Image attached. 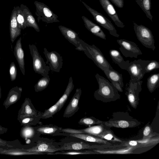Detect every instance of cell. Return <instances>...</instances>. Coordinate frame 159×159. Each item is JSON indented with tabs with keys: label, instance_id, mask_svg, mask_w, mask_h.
Here are the masks:
<instances>
[{
	"label": "cell",
	"instance_id": "40",
	"mask_svg": "<svg viewBox=\"0 0 159 159\" xmlns=\"http://www.w3.org/2000/svg\"><path fill=\"white\" fill-rule=\"evenodd\" d=\"M16 20L19 27L21 29H24L27 27L24 14L19 6L17 7Z\"/></svg>",
	"mask_w": 159,
	"mask_h": 159
},
{
	"label": "cell",
	"instance_id": "7",
	"mask_svg": "<svg viewBox=\"0 0 159 159\" xmlns=\"http://www.w3.org/2000/svg\"><path fill=\"white\" fill-rule=\"evenodd\" d=\"M81 2L93 16L97 23L107 30L111 35L118 38L119 37V35L117 34L116 30L110 20L102 14L91 7L84 2Z\"/></svg>",
	"mask_w": 159,
	"mask_h": 159
},
{
	"label": "cell",
	"instance_id": "11",
	"mask_svg": "<svg viewBox=\"0 0 159 159\" xmlns=\"http://www.w3.org/2000/svg\"><path fill=\"white\" fill-rule=\"evenodd\" d=\"M143 81H134L130 80L126 94L129 102L133 107H136L139 94L142 90Z\"/></svg>",
	"mask_w": 159,
	"mask_h": 159
},
{
	"label": "cell",
	"instance_id": "33",
	"mask_svg": "<svg viewBox=\"0 0 159 159\" xmlns=\"http://www.w3.org/2000/svg\"><path fill=\"white\" fill-rule=\"evenodd\" d=\"M50 80L48 75L39 79L34 86L35 91L40 92L45 89L48 86Z\"/></svg>",
	"mask_w": 159,
	"mask_h": 159
},
{
	"label": "cell",
	"instance_id": "42",
	"mask_svg": "<svg viewBox=\"0 0 159 159\" xmlns=\"http://www.w3.org/2000/svg\"><path fill=\"white\" fill-rule=\"evenodd\" d=\"M110 124L111 126L121 128H126L129 127L130 125L128 121L122 120L112 121Z\"/></svg>",
	"mask_w": 159,
	"mask_h": 159
},
{
	"label": "cell",
	"instance_id": "39",
	"mask_svg": "<svg viewBox=\"0 0 159 159\" xmlns=\"http://www.w3.org/2000/svg\"><path fill=\"white\" fill-rule=\"evenodd\" d=\"M98 153L95 152L89 151H66V152H55L54 153H48L47 154L48 155H84V154H95Z\"/></svg>",
	"mask_w": 159,
	"mask_h": 159
},
{
	"label": "cell",
	"instance_id": "12",
	"mask_svg": "<svg viewBox=\"0 0 159 159\" xmlns=\"http://www.w3.org/2000/svg\"><path fill=\"white\" fill-rule=\"evenodd\" d=\"M105 11L118 27L124 28L125 25L120 19L116 11L109 0H99Z\"/></svg>",
	"mask_w": 159,
	"mask_h": 159
},
{
	"label": "cell",
	"instance_id": "21",
	"mask_svg": "<svg viewBox=\"0 0 159 159\" xmlns=\"http://www.w3.org/2000/svg\"><path fill=\"white\" fill-rule=\"evenodd\" d=\"M100 146L96 145H90L83 142H70L65 143L61 148L60 150H79L86 149L98 148Z\"/></svg>",
	"mask_w": 159,
	"mask_h": 159
},
{
	"label": "cell",
	"instance_id": "6",
	"mask_svg": "<svg viewBox=\"0 0 159 159\" xmlns=\"http://www.w3.org/2000/svg\"><path fill=\"white\" fill-rule=\"evenodd\" d=\"M150 60L139 59L129 62L126 68L130 76V80L134 81H139L143 77L145 67Z\"/></svg>",
	"mask_w": 159,
	"mask_h": 159
},
{
	"label": "cell",
	"instance_id": "29",
	"mask_svg": "<svg viewBox=\"0 0 159 159\" xmlns=\"http://www.w3.org/2000/svg\"><path fill=\"white\" fill-rule=\"evenodd\" d=\"M41 112L37 116H27L18 119L21 126H32L40 124Z\"/></svg>",
	"mask_w": 159,
	"mask_h": 159
},
{
	"label": "cell",
	"instance_id": "2",
	"mask_svg": "<svg viewBox=\"0 0 159 159\" xmlns=\"http://www.w3.org/2000/svg\"><path fill=\"white\" fill-rule=\"evenodd\" d=\"M95 77L98 84V89L94 93L96 98L109 99L119 97L117 90L111 83L98 73Z\"/></svg>",
	"mask_w": 159,
	"mask_h": 159
},
{
	"label": "cell",
	"instance_id": "19",
	"mask_svg": "<svg viewBox=\"0 0 159 159\" xmlns=\"http://www.w3.org/2000/svg\"><path fill=\"white\" fill-rule=\"evenodd\" d=\"M21 38L20 37L17 41L14 48V54L18 62L20 70L25 75V73L24 53L21 43Z\"/></svg>",
	"mask_w": 159,
	"mask_h": 159
},
{
	"label": "cell",
	"instance_id": "5",
	"mask_svg": "<svg viewBox=\"0 0 159 159\" xmlns=\"http://www.w3.org/2000/svg\"><path fill=\"white\" fill-rule=\"evenodd\" d=\"M29 47L32 58L33 68L34 72L43 77L48 75L50 67L46 65L43 58L40 55L36 46L34 44H30Z\"/></svg>",
	"mask_w": 159,
	"mask_h": 159
},
{
	"label": "cell",
	"instance_id": "32",
	"mask_svg": "<svg viewBox=\"0 0 159 159\" xmlns=\"http://www.w3.org/2000/svg\"><path fill=\"white\" fill-rule=\"evenodd\" d=\"M159 73L151 75L147 80V87L151 93L153 92L159 86Z\"/></svg>",
	"mask_w": 159,
	"mask_h": 159
},
{
	"label": "cell",
	"instance_id": "13",
	"mask_svg": "<svg viewBox=\"0 0 159 159\" xmlns=\"http://www.w3.org/2000/svg\"><path fill=\"white\" fill-rule=\"evenodd\" d=\"M58 28L61 34L69 42L76 47V49L81 51L82 46L78 34L71 29L60 25Z\"/></svg>",
	"mask_w": 159,
	"mask_h": 159
},
{
	"label": "cell",
	"instance_id": "4",
	"mask_svg": "<svg viewBox=\"0 0 159 159\" xmlns=\"http://www.w3.org/2000/svg\"><path fill=\"white\" fill-rule=\"evenodd\" d=\"M36 8L35 14L37 20L46 24L59 22L58 16L46 5L43 3L35 1L34 3Z\"/></svg>",
	"mask_w": 159,
	"mask_h": 159
},
{
	"label": "cell",
	"instance_id": "35",
	"mask_svg": "<svg viewBox=\"0 0 159 159\" xmlns=\"http://www.w3.org/2000/svg\"><path fill=\"white\" fill-rule=\"evenodd\" d=\"M132 148V147H130L124 149L114 150H101L98 149H93V150L98 153L100 154H126L131 153Z\"/></svg>",
	"mask_w": 159,
	"mask_h": 159
},
{
	"label": "cell",
	"instance_id": "41",
	"mask_svg": "<svg viewBox=\"0 0 159 159\" xmlns=\"http://www.w3.org/2000/svg\"><path fill=\"white\" fill-rule=\"evenodd\" d=\"M159 68V62L156 60H151L148 63L144 70L145 74Z\"/></svg>",
	"mask_w": 159,
	"mask_h": 159
},
{
	"label": "cell",
	"instance_id": "24",
	"mask_svg": "<svg viewBox=\"0 0 159 159\" xmlns=\"http://www.w3.org/2000/svg\"><path fill=\"white\" fill-rule=\"evenodd\" d=\"M109 54L114 62L118 65L121 69L126 70L129 62V61H125L120 53L116 50H110Z\"/></svg>",
	"mask_w": 159,
	"mask_h": 159
},
{
	"label": "cell",
	"instance_id": "30",
	"mask_svg": "<svg viewBox=\"0 0 159 159\" xmlns=\"http://www.w3.org/2000/svg\"><path fill=\"white\" fill-rule=\"evenodd\" d=\"M142 10L146 14L147 18L152 21V16L151 13V0H135Z\"/></svg>",
	"mask_w": 159,
	"mask_h": 159
},
{
	"label": "cell",
	"instance_id": "23",
	"mask_svg": "<svg viewBox=\"0 0 159 159\" xmlns=\"http://www.w3.org/2000/svg\"><path fill=\"white\" fill-rule=\"evenodd\" d=\"M68 135L76 137L86 141L102 144L107 145H112L108 141L97 136L86 134L67 133Z\"/></svg>",
	"mask_w": 159,
	"mask_h": 159
},
{
	"label": "cell",
	"instance_id": "10",
	"mask_svg": "<svg viewBox=\"0 0 159 159\" xmlns=\"http://www.w3.org/2000/svg\"><path fill=\"white\" fill-rule=\"evenodd\" d=\"M105 129L104 125L100 123V124L92 126L86 128L81 129L61 128L60 132L66 133L86 134L97 136Z\"/></svg>",
	"mask_w": 159,
	"mask_h": 159
},
{
	"label": "cell",
	"instance_id": "27",
	"mask_svg": "<svg viewBox=\"0 0 159 159\" xmlns=\"http://www.w3.org/2000/svg\"><path fill=\"white\" fill-rule=\"evenodd\" d=\"M74 85L72 77H70L68 81L66 89L62 96L56 103L59 107L60 111L66 102L70 94L74 89Z\"/></svg>",
	"mask_w": 159,
	"mask_h": 159
},
{
	"label": "cell",
	"instance_id": "36",
	"mask_svg": "<svg viewBox=\"0 0 159 159\" xmlns=\"http://www.w3.org/2000/svg\"><path fill=\"white\" fill-rule=\"evenodd\" d=\"M19 141L18 140L12 141H7L0 138V150L2 149L8 148H22L17 145Z\"/></svg>",
	"mask_w": 159,
	"mask_h": 159
},
{
	"label": "cell",
	"instance_id": "1",
	"mask_svg": "<svg viewBox=\"0 0 159 159\" xmlns=\"http://www.w3.org/2000/svg\"><path fill=\"white\" fill-rule=\"evenodd\" d=\"M80 42L82 46L81 51L92 60L98 68L102 71L113 69L99 49L94 45H90L81 39Z\"/></svg>",
	"mask_w": 159,
	"mask_h": 159
},
{
	"label": "cell",
	"instance_id": "44",
	"mask_svg": "<svg viewBox=\"0 0 159 159\" xmlns=\"http://www.w3.org/2000/svg\"><path fill=\"white\" fill-rule=\"evenodd\" d=\"M118 8H122L124 6V0H110Z\"/></svg>",
	"mask_w": 159,
	"mask_h": 159
},
{
	"label": "cell",
	"instance_id": "43",
	"mask_svg": "<svg viewBox=\"0 0 159 159\" xmlns=\"http://www.w3.org/2000/svg\"><path fill=\"white\" fill-rule=\"evenodd\" d=\"M9 71L10 79L11 81H13L16 79L17 75L16 67L14 62L10 64Z\"/></svg>",
	"mask_w": 159,
	"mask_h": 159
},
{
	"label": "cell",
	"instance_id": "20",
	"mask_svg": "<svg viewBox=\"0 0 159 159\" xmlns=\"http://www.w3.org/2000/svg\"><path fill=\"white\" fill-rule=\"evenodd\" d=\"M82 18L88 30L96 36L106 40V34L100 26L84 16H82Z\"/></svg>",
	"mask_w": 159,
	"mask_h": 159
},
{
	"label": "cell",
	"instance_id": "46",
	"mask_svg": "<svg viewBox=\"0 0 159 159\" xmlns=\"http://www.w3.org/2000/svg\"><path fill=\"white\" fill-rule=\"evenodd\" d=\"M111 83L112 84L114 87L115 88L120 92H123V89L122 87L120 85V84L118 82H111Z\"/></svg>",
	"mask_w": 159,
	"mask_h": 159
},
{
	"label": "cell",
	"instance_id": "38",
	"mask_svg": "<svg viewBox=\"0 0 159 159\" xmlns=\"http://www.w3.org/2000/svg\"><path fill=\"white\" fill-rule=\"evenodd\" d=\"M102 122L93 117H84L80 119L78 123L80 125L89 126L100 124Z\"/></svg>",
	"mask_w": 159,
	"mask_h": 159
},
{
	"label": "cell",
	"instance_id": "26",
	"mask_svg": "<svg viewBox=\"0 0 159 159\" xmlns=\"http://www.w3.org/2000/svg\"><path fill=\"white\" fill-rule=\"evenodd\" d=\"M43 153L42 152H28L19 148L2 149L0 150V154L10 155H39Z\"/></svg>",
	"mask_w": 159,
	"mask_h": 159
},
{
	"label": "cell",
	"instance_id": "16",
	"mask_svg": "<svg viewBox=\"0 0 159 159\" xmlns=\"http://www.w3.org/2000/svg\"><path fill=\"white\" fill-rule=\"evenodd\" d=\"M17 7L13 9L10 21V39L13 43L17 38L21 34V29L19 27L16 19Z\"/></svg>",
	"mask_w": 159,
	"mask_h": 159
},
{
	"label": "cell",
	"instance_id": "3",
	"mask_svg": "<svg viewBox=\"0 0 159 159\" xmlns=\"http://www.w3.org/2000/svg\"><path fill=\"white\" fill-rule=\"evenodd\" d=\"M134 31L139 41L145 47L154 51L155 49V40L151 31L148 27L138 25L134 22Z\"/></svg>",
	"mask_w": 159,
	"mask_h": 159
},
{
	"label": "cell",
	"instance_id": "48",
	"mask_svg": "<svg viewBox=\"0 0 159 159\" xmlns=\"http://www.w3.org/2000/svg\"><path fill=\"white\" fill-rule=\"evenodd\" d=\"M137 141L135 140H131L129 142V144L132 147L136 146L137 145Z\"/></svg>",
	"mask_w": 159,
	"mask_h": 159
},
{
	"label": "cell",
	"instance_id": "17",
	"mask_svg": "<svg viewBox=\"0 0 159 159\" xmlns=\"http://www.w3.org/2000/svg\"><path fill=\"white\" fill-rule=\"evenodd\" d=\"M23 150L29 152L52 153L60 151V148H57L51 143L47 142L39 141L36 145L28 149L22 148Z\"/></svg>",
	"mask_w": 159,
	"mask_h": 159
},
{
	"label": "cell",
	"instance_id": "37",
	"mask_svg": "<svg viewBox=\"0 0 159 159\" xmlns=\"http://www.w3.org/2000/svg\"><path fill=\"white\" fill-rule=\"evenodd\" d=\"M59 111V107L56 103L49 109L46 110L43 113H42L41 119H46L52 117L54 115Z\"/></svg>",
	"mask_w": 159,
	"mask_h": 159
},
{
	"label": "cell",
	"instance_id": "8",
	"mask_svg": "<svg viewBox=\"0 0 159 159\" xmlns=\"http://www.w3.org/2000/svg\"><path fill=\"white\" fill-rule=\"evenodd\" d=\"M117 42L120 46V51L126 57L137 58L138 55L142 54L137 45L133 42L124 39H117Z\"/></svg>",
	"mask_w": 159,
	"mask_h": 159
},
{
	"label": "cell",
	"instance_id": "22",
	"mask_svg": "<svg viewBox=\"0 0 159 159\" xmlns=\"http://www.w3.org/2000/svg\"><path fill=\"white\" fill-rule=\"evenodd\" d=\"M20 7L24 15L26 27L33 28L36 31L39 32V27L28 8L26 5L22 4L20 5Z\"/></svg>",
	"mask_w": 159,
	"mask_h": 159
},
{
	"label": "cell",
	"instance_id": "34",
	"mask_svg": "<svg viewBox=\"0 0 159 159\" xmlns=\"http://www.w3.org/2000/svg\"><path fill=\"white\" fill-rule=\"evenodd\" d=\"M97 137L108 141L122 142V141L116 136L111 131L106 129Z\"/></svg>",
	"mask_w": 159,
	"mask_h": 159
},
{
	"label": "cell",
	"instance_id": "25",
	"mask_svg": "<svg viewBox=\"0 0 159 159\" xmlns=\"http://www.w3.org/2000/svg\"><path fill=\"white\" fill-rule=\"evenodd\" d=\"M37 134L52 135L59 132L62 128L53 125H47L34 127Z\"/></svg>",
	"mask_w": 159,
	"mask_h": 159
},
{
	"label": "cell",
	"instance_id": "49",
	"mask_svg": "<svg viewBox=\"0 0 159 159\" xmlns=\"http://www.w3.org/2000/svg\"><path fill=\"white\" fill-rule=\"evenodd\" d=\"M1 95H2L1 89V86H0V100L1 98Z\"/></svg>",
	"mask_w": 159,
	"mask_h": 159
},
{
	"label": "cell",
	"instance_id": "31",
	"mask_svg": "<svg viewBox=\"0 0 159 159\" xmlns=\"http://www.w3.org/2000/svg\"><path fill=\"white\" fill-rule=\"evenodd\" d=\"M36 134L34 127L31 126H23L20 131V136L26 141L34 138Z\"/></svg>",
	"mask_w": 159,
	"mask_h": 159
},
{
	"label": "cell",
	"instance_id": "47",
	"mask_svg": "<svg viewBox=\"0 0 159 159\" xmlns=\"http://www.w3.org/2000/svg\"><path fill=\"white\" fill-rule=\"evenodd\" d=\"M8 129L0 125V135L3 134L7 132Z\"/></svg>",
	"mask_w": 159,
	"mask_h": 159
},
{
	"label": "cell",
	"instance_id": "45",
	"mask_svg": "<svg viewBox=\"0 0 159 159\" xmlns=\"http://www.w3.org/2000/svg\"><path fill=\"white\" fill-rule=\"evenodd\" d=\"M151 132V129L149 126H146L143 131V138H145L150 134Z\"/></svg>",
	"mask_w": 159,
	"mask_h": 159
},
{
	"label": "cell",
	"instance_id": "18",
	"mask_svg": "<svg viewBox=\"0 0 159 159\" xmlns=\"http://www.w3.org/2000/svg\"><path fill=\"white\" fill-rule=\"evenodd\" d=\"M22 91V88L17 86L13 87L9 90L3 104L6 110L20 99Z\"/></svg>",
	"mask_w": 159,
	"mask_h": 159
},
{
	"label": "cell",
	"instance_id": "28",
	"mask_svg": "<svg viewBox=\"0 0 159 159\" xmlns=\"http://www.w3.org/2000/svg\"><path fill=\"white\" fill-rule=\"evenodd\" d=\"M103 71L111 82H118L122 87H123L124 84L121 74L119 73L113 69L104 70Z\"/></svg>",
	"mask_w": 159,
	"mask_h": 159
},
{
	"label": "cell",
	"instance_id": "9",
	"mask_svg": "<svg viewBox=\"0 0 159 159\" xmlns=\"http://www.w3.org/2000/svg\"><path fill=\"white\" fill-rule=\"evenodd\" d=\"M43 51L47 59L46 63L49 64L50 70L53 71L59 72L63 63L62 57L56 51L48 52L46 48H44Z\"/></svg>",
	"mask_w": 159,
	"mask_h": 159
},
{
	"label": "cell",
	"instance_id": "15",
	"mask_svg": "<svg viewBox=\"0 0 159 159\" xmlns=\"http://www.w3.org/2000/svg\"><path fill=\"white\" fill-rule=\"evenodd\" d=\"M41 112L34 107L29 98H26L18 111L17 119L27 116H37Z\"/></svg>",
	"mask_w": 159,
	"mask_h": 159
},
{
	"label": "cell",
	"instance_id": "14",
	"mask_svg": "<svg viewBox=\"0 0 159 159\" xmlns=\"http://www.w3.org/2000/svg\"><path fill=\"white\" fill-rule=\"evenodd\" d=\"M81 93L80 88L76 89L75 93L65 110L63 117L69 118L71 117L78 111L79 109V102Z\"/></svg>",
	"mask_w": 159,
	"mask_h": 159
}]
</instances>
